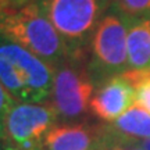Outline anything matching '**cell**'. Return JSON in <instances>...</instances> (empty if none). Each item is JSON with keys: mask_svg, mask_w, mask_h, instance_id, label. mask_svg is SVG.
I'll return each instance as SVG.
<instances>
[{"mask_svg": "<svg viewBox=\"0 0 150 150\" xmlns=\"http://www.w3.org/2000/svg\"><path fill=\"white\" fill-rule=\"evenodd\" d=\"M139 145L143 147L145 150H150V139L147 140H142V142H139Z\"/></svg>", "mask_w": 150, "mask_h": 150, "instance_id": "obj_17", "label": "cell"}, {"mask_svg": "<svg viewBox=\"0 0 150 150\" xmlns=\"http://www.w3.org/2000/svg\"><path fill=\"white\" fill-rule=\"evenodd\" d=\"M0 38L22 46L54 68L70 59L67 45L36 0L0 13Z\"/></svg>", "mask_w": 150, "mask_h": 150, "instance_id": "obj_1", "label": "cell"}, {"mask_svg": "<svg viewBox=\"0 0 150 150\" xmlns=\"http://www.w3.org/2000/svg\"><path fill=\"white\" fill-rule=\"evenodd\" d=\"M56 68L29 50L0 38V82L16 103H47Z\"/></svg>", "mask_w": 150, "mask_h": 150, "instance_id": "obj_2", "label": "cell"}, {"mask_svg": "<svg viewBox=\"0 0 150 150\" xmlns=\"http://www.w3.org/2000/svg\"><path fill=\"white\" fill-rule=\"evenodd\" d=\"M135 89H136L135 106L143 108L150 114V74L138 81L135 83Z\"/></svg>", "mask_w": 150, "mask_h": 150, "instance_id": "obj_12", "label": "cell"}, {"mask_svg": "<svg viewBox=\"0 0 150 150\" xmlns=\"http://www.w3.org/2000/svg\"><path fill=\"white\" fill-rule=\"evenodd\" d=\"M127 47L128 71L150 74V17L129 18Z\"/></svg>", "mask_w": 150, "mask_h": 150, "instance_id": "obj_9", "label": "cell"}, {"mask_svg": "<svg viewBox=\"0 0 150 150\" xmlns=\"http://www.w3.org/2000/svg\"><path fill=\"white\" fill-rule=\"evenodd\" d=\"M106 142V124L60 121L46 136L45 150H100Z\"/></svg>", "mask_w": 150, "mask_h": 150, "instance_id": "obj_8", "label": "cell"}, {"mask_svg": "<svg viewBox=\"0 0 150 150\" xmlns=\"http://www.w3.org/2000/svg\"><path fill=\"white\" fill-rule=\"evenodd\" d=\"M32 0H0V13L14 10V8H20V7L28 4Z\"/></svg>", "mask_w": 150, "mask_h": 150, "instance_id": "obj_15", "label": "cell"}, {"mask_svg": "<svg viewBox=\"0 0 150 150\" xmlns=\"http://www.w3.org/2000/svg\"><path fill=\"white\" fill-rule=\"evenodd\" d=\"M0 150H22V149H20L18 146L13 145L10 142H7L6 139H1L0 140Z\"/></svg>", "mask_w": 150, "mask_h": 150, "instance_id": "obj_16", "label": "cell"}, {"mask_svg": "<svg viewBox=\"0 0 150 150\" xmlns=\"http://www.w3.org/2000/svg\"><path fill=\"white\" fill-rule=\"evenodd\" d=\"M60 122L52 103H16L4 121V139L22 150H45L50 129Z\"/></svg>", "mask_w": 150, "mask_h": 150, "instance_id": "obj_6", "label": "cell"}, {"mask_svg": "<svg viewBox=\"0 0 150 150\" xmlns=\"http://www.w3.org/2000/svg\"><path fill=\"white\" fill-rule=\"evenodd\" d=\"M16 104V102L11 99V96L7 93L3 83L0 82V140L4 139V121L7 112L10 108Z\"/></svg>", "mask_w": 150, "mask_h": 150, "instance_id": "obj_13", "label": "cell"}, {"mask_svg": "<svg viewBox=\"0 0 150 150\" xmlns=\"http://www.w3.org/2000/svg\"><path fill=\"white\" fill-rule=\"evenodd\" d=\"M63 38L70 57L86 59L89 43L112 0H36Z\"/></svg>", "mask_w": 150, "mask_h": 150, "instance_id": "obj_3", "label": "cell"}, {"mask_svg": "<svg viewBox=\"0 0 150 150\" xmlns=\"http://www.w3.org/2000/svg\"><path fill=\"white\" fill-rule=\"evenodd\" d=\"M129 18L112 7L97 25L89 43L88 67L96 86L111 76L128 71V36Z\"/></svg>", "mask_w": 150, "mask_h": 150, "instance_id": "obj_4", "label": "cell"}, {"mask_svg": "<svg viewBox=\"0 0 150 150\" xmlns=\"http://www.w3.org/2000/svg\"><path fill=\"white\" fill-rule=\"evenodd\" d=\"M136 89L125 74L111 76L96 86L91 112L103 122L111 124L135 106Z\"/></svg>", "mask_w": 150, "mask_h": 150, "instance_id": "obj_7", "label": "cell"}, {"mask_svg": "<svg viewBox=\"0 0 150 150\" xmlns=\"http://www.w3.org/2000/svg\"><path fill=\"white\" fill-rule=\"evenodd\" d=\"M106 131L111 139L139 143L150 139V114L134 106L111 124H106Z\"/></svg>", "mask_w": 150, "mask_h": 150, "instance_id": "obj_10", "label": "cell"}, {"mask_svg": "<svg viewBox=\"0 0 150 150\" xmlns=\"http://www.w3.org/2000/svg\"><path fill=\"white\" fill-rule=\"evenodd\" d=\"M96 91L88 59L70 57L56 68L50 103L61 122L83 121L91 112V100Z\"/></svg>", "mask_w": 150, "mask_h": 150, "instance_id": "obj_5", "label": "cell"}, {"mask_svg": "<svg viewBox=\"0 0 150 150\" xmlns=\"http://www.w3.org/2000/svg\"><path fill=\"white\" fill-rule=\"evenodd\" d=\"M100 150H145V149L139 143H135V142L111 139L107 134V142L104 143V146Z\"/></svg>", "mask_w": 150, "mask_h": 150, "instance_id": "obj_14", "label": "cell"}, {"mask_svg": "<svg viewBox=\"0 0 150 150\" xmlns=\"http://www.w3.org/2000/svg\"><path fill=\"white\" fill-rule=\"evenodd\" d=\"M111 7L131 20L150 17V0H112Z\"/></svg>", "mask_w": 150, "mask_h": 150, "instance_id": "obj_11", "label": "cell"}]
</instances>
